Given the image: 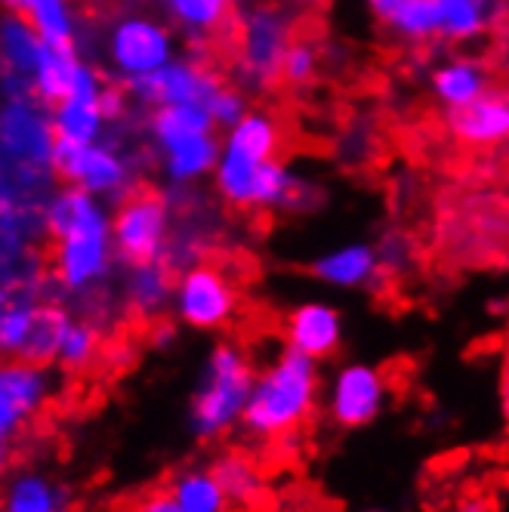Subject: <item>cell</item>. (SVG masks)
Masks as SVG:
<instances>
[{
  "mask_svg": "<svg viewBox=\"0 0 509 512\" xmlns=\"http://www.w3.org/2000/svg\"><path fill=\"white\" fill-rule=\"evenodd\" d=\"M44 232L50 235L53 278L65 294H93L118 260L112 213L102 198L65 186L44 201Z\"/></svg>",
  "mask_w": 509,
  "mask_h": 512,
  "instance_id": "obj_1",
  "label": "cell"
},
{
  "mask_svg": "<svg viewBox=\"0 0 509 512\" xmlns=\"http://www.w3.org/2000/svg\"><path fill=\"white\" fill-rule=\"evenodd\" d=\"M318 371L315 358L287 349L257 377L244 411V429L257 438H287L315 411Z\"/></svg>",
  "mask_w": 509,
  "mask_h": 512,
  "instance_id": "obj_2",
  "label": "cell"
},
{
  "mask_svg": "<svg viewBox=\"0 0 509 512\" xmlns=\"http://www.w3.org/2000/svg\"><path fill=\"white\" fill-rule=\"evenodd\" d=\"M281 149V124L260 108H250L247 118L226 130L220 161L213 170V186L229 207L250 210L253 186L269 161L278 158Z\"/></svg>",
  "mask_w": 509,
  "mask_h": 512,
  "instance_id": "obj_3",
  "label": "cell"
},
{
  "mask_svg": "<svg viewBox=\"0 0 509 512\" xmlns=\"http://www.w3.org/2000/svg\"><path fill=\"white\" fill-rule=\"evenodd\" d=\"M253 383H257V377L250 371L247 355L229 343L216 346L207 358V371L192 398V432L207 442V438H220L226 429L244 420Z\"/></svg>",
  "mask_w": 509,
  "mask_h": 512,
  "instance_id": "obj_4",
  "label": "cell"
},
{
  "mask_svg": "<svg viewBox=\"0 0 509 512\" xmlns=\"http://www.w3.org/2000/svg\"><path fill=\"white\" fill-rule=\"evenodd\" d=\"M118 263H164L170 250V204L152 189H133L112 213Z\"/></svg>",
  "mask_w": 509,
  "mask_h": 512,
  "instance_id": "obj_5",
  "label": "cell"
},
{
  "mask_svg": "<svg viewBox=\"0 0 509 512\" xmlns=\"http://www.w3.org/2000/svg\"><path fill=\"white\" fill-rule=\"evenodd\" d=\"M108 65L121 78V84L139 81L145 75H155L158 68L176 59V41L170 25L145 13L118 16L108 28L105 38Z\"/></svg>",
  "mask_w": 509,
  "mask_h": 512,
  "instance_id": "obj_6",
  "label": "cell"
},
{
  "mask_svg": "<svg viewBox=\"0 0 509 512\" xmlns=\"http://www.w3.org/2000/svg\"><path fill=\"white\" fill-rule=\"evenodd\" d=\"M53 176H59L65 186H75L93 198H124L130 195L133 167L130 161L108 142L93 145H71L59 142L53 145Z\"/></svg>",
  "mask_w": 509,
  "mask_h": 512,
  "instance_id": "obj_7",
  "label": "cell"
},
{
  "mask_svg": "<svg viewBox=\"0 0 509 512\" xmlns=\"http://www.w3.org/2000/svg\"><path fill=\"white\" fill-rule=\"evenodd\" d=\"M173 306L183 324L198 327V331H213V327L232 321L238 309V290L220 266L195 263L179 272Z\"/></svg>",
  "mask_w": 509,
  "mask_h": 512,
  "instance_id": "obj_8",
  "label": "cell"
},
{
  "mask_svg": "<svg viewBox=\"0 0 509 512\" xmlns=\"http://www.w3.org/2000/svg\"><path fill=\"white\" fill-rule=\"evenodd\" d=\"M290 44H294L290 19L278 7H250L241 16L238 59L244 75L257 87L281 81V62Z\"/></svg>",
  "mask_w": 509,
  "mask_h": 512,
  "instance_id": "obj_9",
  "label": "cell"
},
{
  "mask_svg": "<svg viewBox=\"0 0 509 512\" xmlns=\"http://www.w3.org/2000/svg\"><path fill=\"white\" fill-rule=\"evenodd\" d=\"M220 78L210 68L189 62V59H173L155 75H145L139 81L124 84V90L139 99L142 105H210V99L220 93Z\"/></svg>",
  "mask_w": 509,
  "mask_h": 512,
  "instance_id": "obj_10",
  "label": "cell"
},
{
  "mask_svg": "<svg viewBox=\"0 0 509 512\" xmlns=\"http://www.w3.org/2000/svg\"><path fill=\"white\" fill-rule=\"evenodd\" d=\"M102 93H105L102 78L84 62L71 93L50 108L53 133L59 142H71V145L102 142V133L108 124V118L102 112Z\"/></svg>",
  "mask_w": 509,
  "mask_h": 512,
  "instance_id": "obj_11",
  "label": "cell"
},
{
  "mask_svg": "<svg viewBox=\"0 0 509 512\" xmlns=\"http://www.w3.org/2000/svg\"><path fill=\"white\" fill-rule=\"evenodd\" d=\"M50 392L47 368L25 361H7L0 371V442L4 451L13 438L38 417Z\"/></svg>",
  "mask_w": 509,
  "mask_h": 512,
  "instance_id": "obj_12",
  "label": "cell"
},
{
  "mask_svg": "<svg viewBox=\"0 0 509 512\" xmlns=\"http://www.w3.org/2000/svg\"><path fill=\"white\" fill-rule=\"evenodd\" d=\"M383 395H386V380L380 371L368 368V364H349V368H343L334 377L331 417L349 429L365 426L380 414Z\"/></svg>",
  "mask_w": 509,
  "mask_h": 512,
  "instance_id": "obj_13",
  "label": "cell"
},
{
  "mask_svg": "<svg viewBox=\"0 0 509 512\" xmlns=\"http://www.w3.org/2000/svg\"><path fill=\"white\" fill-rule=\"evenodd\" d=\"M448 130L457 142L469 149H491V145L509 142V96L485 93L472 105L445 112Z\"/></svg>",
  "mask_w": 509,
  "mask_h": 512,
  "instance_id": "obj_14",
  "label": "cell"
},
{
  "mask_svg": "<svg viewBox=\"0 0 509 512\" xmlns=\"http://www.w3.org/2000/svg\"><path fill=\"white\" fill-rule=\"evenodd\" d=\"M284 337H287L290 349H297L315 361L334 355L340 346V337H343L340 312L327 303H303L290 312Z\"/></svg>",
  "mask_w": 509,
  "mask_h": 512,
  "instance_id": "obj_15",
  "label": "cell"
},
{
  "mask_svg": "<svg viewBox=\"0 0 509 512\" xmlns=\"http://www.w3.org/2000/svg\"><path fill=\"white\" fill-rule=\"evenodd\" d=\"M374 22L402 44H429L439 38L435 0H365Z\"/></svg>",
  "mask_w": 509,
  "mask_h": 512,
  "instance_id": "obj_16",
  "label": "cell"
},
{
  "mask_svg": "<svg viewBox=\"0 0 509 512\" xmlns=\"http://www.w3.org/2000/svg\"><path fill=\"white\" fill-rule=\"evenodd\" d=\"M220 149H223V139L210 130V133L173 139L155 152L161 158V170H164L167 182H173V186H189V182L204 179L216 170Z\"/></svg>",
  "mask_w": 509,
  "mask_h": 512,
  "instance_id": "obj_17",
  "label": "cell"
},
{
  "mask_svg": "<svg viewBox=\"0 0 509 512\" xmlns=\"http://www.w3.org/2000/svg\"><path fill=\"white\" fill-rule=\"evenodd\" d=\"M377 272L380 256L371 244H346L312 263V275L334 287H365L377 278Z\"/></svg>",
  "mask_w": 509,
  "mask_h": 512,
  "instance_id": "obj_18",
  "label": "cell"
},
{
  "mask_svg": "<svg viewBox=\"0 0 509 512\" xmlns=\"http://www.w3.org/2000/svg\"><path fill=\"white\" fill-rule=\"evenodd\" d=\"M488 71L476 59H448L432 71V96L445 105V112L472 105L488 93Z\"/></svg>",
  "mask_w": 509,
  "mask_h": 512,
  "instance_id": "obj_19",
  "label": "cell"
},
{
  "mask_svg": "<svg viewBox=\"0 0 509 512\" xmlns=\"http://www.w3.org/2000/svg\"><path fill=\"white\" fill-rule=\"evenodd\" d=\"M7 4L16 16L31 22V28L41 34L44 44L78 53V28L68 0H7Z\"/></svg>",
  "mask_w": 509,
  "mask_h": 512,
  "instance_id": "obj_20",
  "label": "cell"
},
{
  "mask_svg": "<svg viewBox=\"0 0 509 512\" xmlns=\"http://www.w3.org/2000/svg\"><path fill=\"white\" fill-rule=\"evenodd\" d=\"M71 321L75 318H71V312L62 303H41L25 346L19 349L16 358H7V361H25V364H38V368H50L53 361H59Z\"/></svg>",
  "mask_w": 509,
  "mask_h": 512,
  "instance_id": "obj_21",
  "label": "cell"
},
{
  "mask_svg": "<svg viewBox=\"0 0 509 512\" xmlns=\"http://www.w3.org/2000/svg\"><path fill=\"white\" fill-rule=\"evenodd\" d=\"M4 512H71V491L34 469H19L7 482Z\"/></svg>",
  "mask_w": 509,
  "mask_h": 512,
  "instance_id": "obj_22",
  "label": "cell"
},
{
  "mask_svg": "<svg viewBox=\"0 0 509 512\" xmlns=\"http://www.w3.org/2000/svg\"><path fill=\"white\" fill-rule=\"evenodd\" d=\"M81 65H84V62H81L78 53H71V50H56V47L44 44L38 65H34L31 78L25 81V90H28L31 96H38L44 105L53 108L56 102H62V99L71 93V87H75Z\"/></svg>",
  "mask_w": 509,
  "mask_h": 512,
  "instance_id": "obj_23",
  "label": "cell"
},
{
  "mask_svg": "<svg viewBox=\"0 0 509 512\" xmlns=\"http://www.w3.org/2000/svg\"><path fill=\"white\" fill-rule=\"evenodd\" d=\"M176 284L170 275L167 263H142V266H127V281H124V300L130 312L142 318H155L164 312V306L173 300Z\"/></svg>",
  "mask_w": 509,
  "mask_h": 512,
  "instance_id": "obj_24",
  "label": "cell"
},
{
  "mask_svg": "<svg viewBox=\"0 0 509 512\" xmlns=\"http://www.w3.org/2000/svg\"><path fill=\"white\" fill-rule=\"evenodd\" d=\"M497 0H435L439 13V41L466 44L491 25Z\"/></svg>",
  "mask_w": 509,
  "mask_h": 512,
  "instance_id": "obj_25",
  "label": "cell"
},
{
  "mask_svg": "<svg viewBox=\"0 0 509 512\" xmlns=\"http://www.w3.org/2000/svg\"><path fill=\"white\" fill-rule=\"evenodd\" d=\"M167 19L192 41H207L220 31L229 16L235 0H161Z\"/></svg>",
  "mask_w": 509,
  "mask_h": 512,
  "instance_id": "obj_26",
  "label": "cell"
},
{
  "mask_svg": "<svg viewBox=\"0 0 509 512\" xmlns=\"http://www.w3.org/2000/svg\"><path fill=\"white\" fill-rule=\"evenodd\" d=\"M0 50H4L7 71H10V75H16L19 87H25L34 65H38V59H41L44 38L31 28V22L10 13L4 19V28H0Z\"/></svg>",
  "mask_w": 509,
  "mask_h": 512,
  "instance_id": "obj_27",
  "label": "cell"
},
{
  "mask_svg": "<svg viewBox=\"0 0 509 512\" xmlns=\"http://www.w3.org/2000/svg\"><path fill=\"white\" fill-rule=\"evenodd\" d=\"M210 130H216V124L207 105H161L152 108L149 115V136L155 149H161V145L173 139L210 133Z\"/></svg>",
  "mask_w": 509,
  "mask_h": 512,
  "instance_id": "obj_28",
  "label": "cell"
},
{
  "mask_svg": "<svg viewBox=\"0 0 509 512\" xmlns=\"http://www.w3.org/2000/svg\"><path fill=\"white\" fill-rule=\"evenodd\" d=\"M167 491L183 512H226L229 506V497L216 482L213 469H186L183 475H176Z\"/></svg>",
  "mask_w": 509,
  "mask_h": 512,
  "instance_id": "obj_29",
  "label": "cell"
},
{
  "mask_svg": "<svg viewBox=\"0 0 509 512\" xmlns=\"http://www.w3.org/2000/svg\"><path fill=\"white\" fill-rule=\"evenodd\" d=\"M210 469L216 475V482L223 485L229 503L253 506L263 497V472H260V466L253 463L250 457H244V454H223Z\"/></svg>",
  "mask_w": 509,
  "mask_h": 512,
  "instance_id": "obj_30",
  "label": "cell"
},
{
  "mask_svg": "<svg viewBox=\"0 0 509 512\" xmlns=\"http://www.w3.org/2000/svg\"><path fill=\"white\" fill-rule=\"evenodd\" d=\"M99 340H102V327H96L87 318H75L68 327V334H65V343H62V352H59L56 364H62L68 374L87 371L90 364L96 361Z\"/></svg>",
  "mask_w": 509,
  "mask_h": 512,
  "instance_id": "obj_31",
  "label": "cell"
},
{
  "mask_svg": "<svg viewBox=\"0 0 509 512\" xmlns=\"http://www.w3.org/2000/svg\"><path fill=\"white\" fill-rule=\"evenodd\" d=\"M38 306L41 300H4V306H0V349L7 358H16L25 346Z\"/></svg>",
  "mask_w": 509,
  "mask_h": 512,
  "instance_id": "obj_32",
  "label": "cell"
},
{
  "mask_svg": "<svg viewBox=\"0 0 509 512\" xmlns=\"http://www.w3.org/2000/svg\"><path fill=\"white\" fill-rule=\"evenodd\" d=\"M318 75V47L306 38H294L281 62V81L287 87H309Z\"/></svg>",
  "mask_w": 509,
  "mask_h": 512,
  "instance_id": "obj_33",
  "label": "cell"
},
{
  "mask_svg": "<svg viewBox=\"0 0 509 512\" xmlns=\"http://www.w3.org/2000/svg\"><path fill=\"white\" fill-rule=\"evenodd\" d=\"M210 115H213V124L216 127H223V130H232L235 124H241L244 118H247V99L238 93V90H232V87H220V93H216L213 99H210Z\"/></svg>",
  "mask_w": 509,
  "mask_h": 512,
  "instance_id": "obj_34",
  "label": "cell"
},
{
  "mask_svg": "<svg viewBox=\"0 0 509 512\" xmlns=\"http://www.w3.org/2000/svg\"><path fill=\"white\" fill-rule=\"evenodd\" d=\"M130 512H183V509L170 497V491H155V494H145Z\"/></svg>",
  "mask_w": 509,
  "mask_h": 512,
  "instance_id": "obj_35",
  "label": "cell"
},
{
  "mask_svg": "<svg viewBox=\"0 0 509 512\" xmlns=\"http://www.w3.org/2000/svg\"><path fill=\"white\" fill-rule=\"evenodd\" d=\"M173 337H176L173 327L164 324V321H158V324H155V331H152V346H155V349H167V346L173 343Z\"/></svg>",
  "mask_w": 509,
  "mask_h": 512,
  "instance_id": "obj_36",
  "label": "cell"
},
{
  "mask_svg": "<svg viewBox=\"0 0 509 512\" xmlns=\"http://www.w3.org/2000/svg\"><path fill=\"white\" fill-rule=\"evenodd\" d=\"M451 512H488V503L485 500H469V503H460L457 509Z\"/></svg>",
  "mask_w": 509,
  "mask_h": 512,
  "instance_id": "obj_37",
  "label": "cell"
},
{
  "mask_svg": "<svg viewBox=\"0 0 509 512\" xmlns=\"http://www.w3.org/2000/svg\"><path fill=\"white\" fill-rule=\"evenodd\" d=\"M503 414H506V420H509V374H506V380H503Z\"/></svg>",
  "mask_w": 509,
  "mask_h": 512,
  "instance_id": "obj_38",
  "label": "cell"
}]
</instances>
